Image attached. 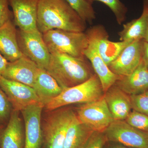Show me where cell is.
Masks as SVG:
<instances>
[{"label": "cell", "mask_w": 148, "mask_h": 148, "mask_svg": "<svg viewBox=\"0 0 148 148\" xmlns=\"http://www.w3.org/2000/svg\"><path fill=\"white\" fill-rule=\"evenodd\" d=\"M37 26L42 34L53 29L82 32L86 23L65 0H40Z\"/></svg>", "instance_id": "cell-1"}, {"label": "cell", "mask_w": 148, "mask_h": 148, "mask_svg": "<svg viewBox=\"0 0 148 148\" xmlns=\"http://www.w3.org/2000/svg\"><path fill=\"white\" fill-rule=\"evenodd\" d=\"M46 70L63 89L83 83L95 74L86 57L76 58L62 53H50Z\"/></svg>", "instance_id": "cell-2"}, {"label": "cell", "mask_w": 148, "mask_h": 148, "mask_svg": "<svg viewBox=\"0 0 148 148\" xmlns=\"http://www.w3.org/2000/svg\"><path fill=\"white\" fill-rule=\"evenodd\" d=\"M105 94L101 81L95 74L89 79L73 87L64 88L45 107L49 111L74 104H85L99 100Z\"/></svg>", "instance_id": "cell-3"}, {"label": "cell", "mask_w": 148, "mask_h": 148, "mask_svg": "<svg viewBox=\"0 0 148 148\" xmlns=\"http://www.w3.org/2000/svg\"><path fill=\"white\" fill-rule=\"evenodd\" d=\"M42 36L50 53H64L76 58L85 57L84 51L88 44L86 32L53 29L43 34Z\"/></svg>", "instance_id": "cell-4"}, {"label": "cell", "mask_w": 148, "mask_h": 148, "mask_svg": "<svg viewBox=\"0 0 148 148\" xmlns=\"http://www.w3.org/2000/svg\"><path fill=\"white\" fill-rule=\"evenodd\" d=\"M50 112L42 128L45 148H64L67 130L75 111L65 106Z\"/></svg>", "instance_id": "cell-5"}, {"label": "cell", "mask_w": 148, "mask_h": 148, "mask_svg": "<svg viewBox=\"0 0 148 148\" xmlns=\"http://www.w3.org/2000/svg\"><path fill=\"white\" fill-rule=\"evenodd\" d=\"M75 112L80 121L94 132H104L114 120L104 95L97 101L82 104Z\"/></svg>", "instance_id": "cell-6"}, {"label": "cell", "mask_w": 148, "mask_h": 148, "mask_svg": "<svg viewBox=\"0 0 148 148\" xmlns=\"http://www.w3.org/2000/svg\"><path fill=\"white\" fill-rule=\"evenodd\" d=\"M103 133L107 142L133 148H148V132L131 126L125 121L114 120Z\"/></svg>", "instance_id": "cell-7"}, {"label": "cell", "mask_w": 148, "mask_h": 148, "mask_svg": "<svg viewBox=\"0 0 148 148\" xmlns=\"http://www.w3.org/2000/svg\"><path fill=\"white\" fill-rule=\"evenodd\" d=\"M17 40L21 53L40 68L46 69L50 59L49 53L39 31L26 32L17 29Z\"/></svg>", "instance_id": "cell-8"}, {"label": "cell", "mask_w": 148, "mask_h": 148, "mask_svg": "<svg viewBox=\"0 0 148 148\" xmlns=\"http://www.w3.org/2000/svg\"><path fill=\"white\" fill-rule=\"evenodd\" d=\"M0 88L8 98L13 110L21 112L30 105L42 103L34 88L24 84L1 76Z\"/></svg>", "instance_id": "cell-9"}, {"label": "cell", "mask_w": 148, "mask_h": 148, "mask_svg": "<svg viewBox=\"0 0 148 148\" xmlns=\"http://www.w3.org/2000/svg\"><path fill=\"white\" fill-rule=\"evenodd\" d=\"M88 37L92 40L102 59L108 66L118 56L125 47L132 42H113L109 39V36L105 27L95 25L85 32Z\"/></svg>", "instance_id": "cell-10"}, {"label": "cell", "mask_w": 148, "mask_h": 148, "mask_svg": "<svg viewBox=\"0 0 148 148\" xmlns=\"http://www.w3.org/2000/svg\"><path fill=\"white\" fill-rule=\"evenodd\" d=\"M44 107L42 103H36L21 111L25 127L24 148L41 147L43 139L41 115Z\"/></svg>", "instance_id": "cell-11"}, {"label": "cell", "mask_w": 148, "mask_h": 148, "mask_svg": "<svg viewBox=\"0 0 148 148\" xmlns=\"http://www.w3.org/2000/svg\"><path fill=\"white\" fill-rule=\"evenodd\" d=\"M143 43L144 40H138L126 46L109 65L111 71L119 77L132 73L143 59Z\"/></svg>", "instance_id": "cell-12"}, {"label": "cell", "mask_w": 148, "mask_h": 148, "mask_svg": "<svg viewBox=\"0 0 148 148\" xmlns=\"http://www.w3.org/2000/svg\"><path fill=\"white\" fill-rule=\"evenodd\" d=\"M40 0H8L12 9L14 22L24 32L38 31L37 26L38 7Z\"/></svg>", "instance_id": "cell-13"}, {"label": "cell", "mask_w": 148, "mask_h": 148, "mask_svg": "<svg viewBox=\"0 0 148 148\" xmlns=\"http://www.w3.org/2000/svg\"><path fill=\"white\" fill-rule=\"evenodd\" d=\"M40 67L23 56L13 62H8L2 77L33 88Z\"/></svg>", "instance_id": "cell-14"}, {"label": "cell", "mask_w": 148, "mask_h": 148, "mask_svg": "<svg viewBox=\"0 0 148 148\" xmlns=\"http://www.w3.org/2000/svg\"><path fill=\"white\" fill-rule=\"evenodd\" d=\"M88 45L84 51V56L90 62L94 73L99 77L105 92L120 77L111 71L98 53L93 41L88 38Z\"/></svg>", "instance_id": "cell-15"}, {"label": "cell", "mask_w": 148, "mask_h": 148, "mask_svg": "<svg viewBox=\"0 0 148 148\" xmlns=\"http://www.w3.org/2000/svg\"><path fill=\"white\" fill-rule=\"evenodd\" d=\"M104 98L114 119L125 121L132 110L130 95L114 84L105 92Z\"/></svg>", "instance_id": "cell-16"}, {"label": "cell", "mask_w": 148, "mask_h": 148, "mask_svg": "<svg viewBox=\"0 0 148 148\" xmlns=\"http://www.w3.org/2000/svg\"><path fill=\"white\" fill-rule=\"evenodd\" d=\"M19 111L12 110L0 137L1 148H24L25 133Z\"/></svg>", "instance_id": "cell-17"}, {"label": "cell", "mask_w": 148, "mask_h": 148, "mask_svg": "<svg viewBox=\"0 0 148 148\" xmlns=\"http://www.w3.org/2000/svg\"><path fill=\"white\" fill-rule=\"evenodd\" d=\"M0 54L10 62L24 56L18 46L17 29L12 20L0 27Z\"/></svg>", "instance_id": "cell-18"}, {"label": "cell", "mask_w": 148, "mask_h": 148, "mask_svg": "<svg viewBox=\"0 0 148 148\" xmlns=\"http://www.w3.org/2000/svg\"><path fill=\"white\" fill-rule=\"evenodd\" d=\"M115 84L130 95H137L148 90V70L143 59L132 73L120 77Z\"/></svg>", "instance_id": "cell-19"}, {"label": "cell", "mask_w": 148, "mask_h": 148, "mask_svg": "<svg viewBox=\"0 0 148 148\" xmlns=\"http://www.w3.org/2000/svg\"><path fill=\"white\" fill-rule=\"evenodd\" d=\"M33 88L44 106L63 90L54 78L45 69L40 67Z\"/></svg>", "instance_id": "cell-20"}, {"label": "cell", "mask_w": 148, "mask_h": 148, "mask_svg": "<svg viewBox=\"0 0 148 148\" xmlns=\"http://www.w3.org/2000/svg\"><path fill=\"white\" fill-rule=\"evenodd\" d=\"M94 132L80 121L75 112L67 130L64 148H83Z\"/></svg>", "instance_id": "cell-21"}, {"label": "cell", "mask_w": 148, "mask_h": 148, "mask_svg": "<svg viewBox=\"0 0 148 148\" xmlns=\"http://www.w3.org/2000/svg\"><path fill=\"white\" fill-rule=\"evenodd\" d=\"M147 30L146 18L143 14L138 18L133 19L123 25V29L118 32L121 41L133 42L144 39Z\"/></svg>", "instance_id": "cell-22"}, {"label": "cell", "mask_w": 148, "mask_h": 148, "mask_svg": "<svg viewBox=\"0 0 148 148\" xmlns=\"http://www.w3.org/2000/svg\"><path fill=\"white\" fill-rule=\"evenodd\" d=\"M86 23L92 24L96 18L95 12L90 0H65Z\"/></svg>", "instance_id": "cell-23"}, {"label": "cell", "mask_w": 148, "mask_h": 148, "mask_svg": "<svg viewBox=\"0 0 148 148\" xmlns=\"http://www.w3.org/2000/svg\"><path fill=\"white\" fill-rule=\"evenodd\" d=\"M92 2L98 1L103 3L112 12L118 24L121 25L126 18L127 9L120 0H90Z\"/></svg>", "instance_id": "cell-24"}, {"label": "cell", "mask_w": 148, "mask_h": 148, "mask_svg": "<svg viewBox=\"0 0 148 148\" xmlns=\"http://www.w3.org/2000/svg\"><path fill=\"white\" fill-rule=\"evenodd\" d=\"M133 110L148 116V90L137 95H130Z\"/></svg>", "instance_id": "cell-25"}, {"label": "cell", "mask_w": 148, "mask_h": 148, "mask_svg": "<svg viewBox=\"0 0 148 148\" xmlns=\"http://www.w3.org/2000/svg\"><path fill=\"white\" fill-rule=\"evenodd\" d=\"M125 121L131 126L148 132V116L132 110Z\"/></svg>", "instance_id": "cell-26"}, {"label": "cell", "mask_w": 148, "mask_h": 148, "mask_svg": "<svg viewBox=\"0 0 148 148\" xmlns=\"http://www.w3.org/2000/svg\"><path fill=\"white\" fill-rule=\"evenodd\" d=\"M5 92L0 88V123L9 120L13 109Z\"/></svg>", "instance_id": "cell-27"}, {"label": "cell", "mask_w": 148, "mask_h": 148, "mask_svg": "<svg viewBox=\"0 0 148 148\" xmlns=\"http://www.w3.org/2000/svg\"><path fill=\"white\" fill-rule=\"evenodd\" d=\"M107 143L103 132H95L83 148H104Z\"/></svg>", "instance_id": "cell-28"}, {"label": "cell", "mask_w": 148, "mask_h": 148, "mask_svg": "<svg viewBox=\"0 0 148 148\" xmlns=\"http://www.w3.org/2000/svg\"><path fill=\"white\" fill-rule=\"evenodd\" d=\"M9 6L8 0H0V27L13 18Z\"/></svg>", "instance_id": "cell-29"}, {"label": "cell", "mask_w": 148, "mask_h": 148, "mask_svg": "<svg viewBox=\"0 0 148 148\" xmlns=\"http://www.w3.org/2000/svg\"><path fill=\"white\" fill-rule=\"evenodd\" d=\"M142 14H144L146 18L147 23V30L144 40L148 42V0L143 1V11Z\"/></svg>", "instance_id": "cell-30"}, {"label": "cell", "mask_w": 148, "mask_h": 148, "mask_svg": "<svg viewBox=\"0 0 148 148\" xmlns=\"http://www.w3.org/2000/svg\"><path fill=\"white\" fill-rule=\"evenodd\" d=\"M143 60L148 70V42L144 40Z\"/></svg>", "instance_id": "cell-31"}, {"label": "cell", "mask_w": 148, "mask_h": 148, "mask_svg": "<svg viewBox=\"0 0 148 148\" xmlns=\"http://www.w3.org/2000/svg\"><path fill=\"white\" fill-rule=\"evenodd\" d=\"M8 61L0 54V77L2 76L5 71Z\"/></svg>", "instance_id": "cell-32"}, {"label": "cell", "mask_w": 148, "mask_h": 148, "mask_svg": "<svg viewBox=\"0 0 148 148\" xmlns=\"http://www.w3.org/2000/svg\"><path fill=\"white\" fill-rule=\"evenodd\" d=\"M106 145H107L106 148H133L114 142H107Z\"/></svg>", "instance_id": "cell-33"}]
</instances>
